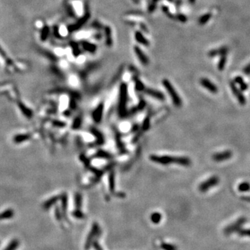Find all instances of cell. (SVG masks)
Here are the masks:
<instances>
[{
	"mask_svg": "<svg viewBox=\"0 0 250 250\" xmlns=\"http://www.w3.org/2000/svg\"><path fill=\"white\" fill-rule=\"evenodd\" d=\"M243 81H244V80H243V79H242V76H236V77H235L234 81L233 82H234V83H238V85H240V83H242Z\"/></svg>",
	"mask_w": 250,
	"mask_h": 250,
	"instance_id": "obj_20",
	"label": "cell"
},
{
	"mask_svg": "<svg viewBox=\"0 0 250 250\" xmlns=\"http://www.w3.org/2000/svg\"><path fill=\"white\" fill-rule=\"evenodd\" d=\"M242 72L246 75H250V63H249L247 66L244 67V68L242 70Z\"/></svg>",
	"mask_w": 250,
	"mask_h": 250,
	"instance_id": "obj_21",
	"label": "cell"
},
{
	"mask_svg": "<svg viewBox=\"0 0 250 250\" xmlns=\"http://www.w3.org/2000/svg\"><path fill=\"white\" fill-rule=\"evenodd\" d=\"M200 84L203 86L204 88H206L209 92L212 93H217L218 92V87L215 85L213 82H211L209 79L207 78H202L200 79Z\"/></svg>",
	"mask_w": 250,
	"mask_h": 250,
	"instance_id": "obj_7",
	"label": "cell"
},
{
	"mask_svg": "<svg viewBox=\"0 0 250 250\" xmlns=\"http://www.w3.org/2000/svg\"><path fill=\"white\" fill-rule=\"evenodd\" d=\"M242 200L247 201V202H250V197H242Z\"/></svg>",
	"mask_w": 250,
	"mask_h": 250,
	"instance_id": "obj_23",
	"label": "cell"
},
{
	"mask_svg": "<svg viewBox=\"0 0 250 250\" xmlns=\"http://www.w3.org/2000/svg\"><path fill=\"white\" fill-rule=\"evenodd\" d=\"M109 186L111 193L114 192L115 190V174L114 172H111L109 176Z\"/></svg>",
	"mask_w": 250,
	"mask_h": 250,
	"instance_id": "obj_12",
	"label": "cell"
},
{
	"mask_svg": "<svg viewBox=\"0 0 250 250\" xmlns=\"http://www.w3.org/2000/svg\"><path fill=\"white\" fill-rule=\"evenodd\" d=\"M238 190L240 192H247L250 190V183L249 182H242L239 184L238 186Z\"/></svg>",
	"mask_w": 250,
	"mask_h": 250,
	"instance_id": "obj_13",
	"label": "cell"
},
{
	"mask_svg": "<svg viewBox=\"0 0 250 250\" xmlns=\"http://www.w3.org/2000/svg\"><path fill=\"white\" fill-rule=\"evenodd\" d=\"M226 63H227V56H226V55H222L218 63V70H223Z\"/></svg>",
	"mask_w": 250,
	"mask_h": 250,
	"instance_id": "obj_16",
	"label": "cell"
},
{
	"mask_svg": "<svg viewBox=\"0 0 250 250\" xmlns=\"http://www.w3.org/2000/svg\"><path fill=\"white\" fill-rule=\"evenodd\" d=\"M230 88H231V91L233 93L235 97L237 98L239 103L241 105H244L246 104V98L243 95L241 90L240 89H238L237 86L235 84V83L233 81H230Z\"/></svg>",
	"mask_w": 250,
	"mask_h": 250,
	"instance_id": "obj_5",
	"label": "cell"
},
{
	"mask_svg": "<svg viewBox=\"0 0 250 250\" xmlns=\"http://www.w3.org/2000/svg\"><path fill=\"white\" fill-rule=\"evenodd\" d=\"M13 211L8 210V211H5V212H4V213L0 214V220H4V219L10 218L13 216Z\"/></svg>",
	"mask_w": 250,
	"mask_h": 250,
	"instance_id": "obj_17",
	"label": "cell"
},
{
	"mask_svg": "<svg viewBox=\"0 0 250 250\" xmlns=\"http://www.w3.org/2000/svg\"><path fill=\"white\" fill-rule=\"evenodd\" d=\"M19 246V242L17 240H13L11 241L10 243L8 244V245L7 246L6 249L4 250H15Z\"/></svg>",
	"mask_w": 250,
	"mask_h": 250,
	"instance_id": "obj_15",
	"label": "cell"
},
{
	"mask_svg": "<svg viewBox=\"0 0 250 250\" xmlns=\"http://www.w3.org/2000/svg\"><path fill=\"white\" fill-rule=\"evenodd\" d=\"M228 52H229V49H228L227 47H222L218 49H216V50H211V52L209 53V56L210 57H214V56L218 55H226Z\"/></svg>",
	"mask_w": 250,
	"mask_h": 250,
	"instance_id": "obj_10",
	"label": "cell"
},
{
	"mask_svg": "<svg viewBox=\"0 0 250 250\" xmlns=\"http://www.w3.org/2000/svg\"><path fill=\"white\" fill-rule=\"evenodd\" d=\"M134 50H135V53H136V54L137 55V56H138V58H139L140 62H141V63L144 65L148 64L149 63L148 58H147L145 54H144L143 51L141 50V49L139 48L138 47H135Z\"/></svg>",
	"mask_w": 250,
	"mask_h": 250,
	"instance_id": "obj_11",
	"label": "cell"
},
{
	"mask_svg": "<svg viewBox=\"0 0 250 250\" xmlns=\"http://www.w3.org/2000/svg\"><path fill=\"white\" fill-rule=\"evenodd\" d=\"M231 157H232V152L231 151L227 150L222 151V152L215 153L213 155L212 158L215 162H222L229 159Z\"/></svg>",
	"mask_w": 250,
	"mask_h": 250,
	"instance_id": "obj_6",
	"label": "cell"
},
{
	"mask_svg": "<svg viewBox=\"0 0 250 250\" xmlns=\"http://www.w3.org/2000/svg\"><path fill=\"white\" fill-rule=\"evenodd\" d=\"M136 41H138V43L143 44L144 45H148L149 44L148 41L145 39V38H144V36L142 35L140 32H136Z\"/></svg>",
	"mask_w": 250,
	"mask_h": 250,
	"instance_id": "obj_14",
	"label": "cell"
},
{
	"mask_svg": "<svg viewBox=\"0 0 250 250\" xmlns=\"http://www.w3.org/2000/svg\"><path fill=\"white\" fill-rule=\"evenodd\" d=\"M239 85H240V90H242V91H246L248 89V85L244 81H243L242 83H240V84Z\"/></svg>",
	"mask_w": 250,
	"mask_h": 250,
	"instance_id": "obj_22",
	"label": "cell"
},
{
	"mask_svg": "<svg viewBox=\"0 0 250 250\" xmlns=\"http://www.w3.org/2000/svg\"><path fill=\"white\" fill-rule=\"evenodd\" d=\"M119 102H118V112L121 116H125L127 113V104L128 101V92L126 83H122L120 87Z\"/></svg>",
	"mask_w": 250,
	"mask_h": 250,
	"instance_id": "obj_2",
	"label": "cell"
},
{
	"mask_svg": "<svg viewBox=\"0 0 250 250\" xmlns=\"http://www.w3.org/2000/svg\"><path fill=\"white\" fill-rule=\"evenodd\" d=\"M163 85L165 87V88L167 90V92H168L169 97L172 99L173 104L176 107L179 108L182 106V100L181 99V97L179 95V94L176 92V90L171 84V83L169 82L167 79H163Z\"/></svg>",
	"mask_w": 250,
	"mask_h": 250,
	"instance_id": "obj_3",
	"label": "cell"
},
{
	"mask_svg": "<svg viewBox=\"0 0 250 250\" xmlns=\"http://www.w3.org/2000/svg\"><path fill=\"white\" fill-rule=\"evenodd\" d=\"M149 159L154 163L160 165H170L176 164L182 166H190L191 165V160L186 156H159V155L151 154L149 156Z\"/></svg>",
	"mask_w": 250,
	"mask_h": 250,
	"instance_id": "obj_1",
	"label": "cell"
},
{
	"mask_svg": "<svg viewBox=\"0 0 250 250\" xmlns=\"http://www.w3.org/2000/svg\"><path fill=\"white\" fill-rule=\"evenodd\" d=\"M220 182V179L217 176H212L207 180L201 183L198 186L199 191L201 193H206L209 190L210 188L217 186Z\"/></svg>",
	"mask_w": 250,
	"mask_h": 250,
	"instance_id": "obj_4",
	"label": "cell"
},
{
	"mask_svg": "<svg viewBox=\"0 0 250 250\" xmlns=\"http://www.w3.org/2000/svg\"><path fill=\"white\" fill-rule=\"evenodd\" d=\"M211 18V13H207L204 15L203 16H202V17L200 18V20H199V22H200V24H201V25H204V24L207 23V22Z\"/></svg>",
	"mask_w": 250,
	"mask_h": 250,
	"instance_id": "obj_18",
	"label": "cell"
},
{
	"mask_svg": "<svg viewBox=\"0 0 250 250\" xmlns=\"http://www.w3.org/2000/svg\"><path fill=\"white\" fill-rule=\"evenodd\" d=\"M104 111V104L101 103L98 105V106L96 108L95 110L94 111L92 114L93 120L95 121L97 123H99L101 121L102 118V114H103Z\"/></svg>",
	"mask_w": 250,
	"mask_h": 250,
	"instance_id": "obj_9",
	"label": "cell"
},
{
	"mask_svg": "<svg viewBox=\"0 0 250 250\" xmlns=\"http://www.w3.org/2000/svg\"><path fill=\"white\" fill-rule=\"evenodd\" d=\"M160 218H161V216H160V215L158 213H154V214L151 215V220H152V221L154 222L155 223L159 222Z\"/></svg>",
	"mask_w": 250,
	"mask_h": 250,
	"instance_id": "obj_19",
	"label": "cell"
},
{
	"mask_svg": "<svg viewBox=\"0 0 250 250\" xmlns=\"http://www.w3.org/2000/svg\"><path fill=\"white\" fill-rule=\"evenodd\" d=\"M144 90H145L146 94L152 97L155 98V99L160 100V101H163V100L165 99V96H164L163 93L160 92V91L154 90V89L152 88H147L144 89Z\"/></svg>",
	"mask_w": 250,
	"mask_h": 250,
	"instance_id": "obj_8",
	"label": "cell"
}]
</instances>
